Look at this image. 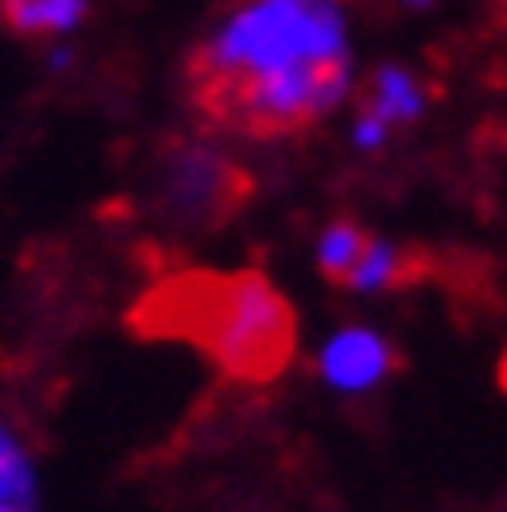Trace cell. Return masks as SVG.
<instances>
[{"label":"cell","instance_id":"obj_1","mask_svg":"<svg viewBox=\"0 0 507 512\" xmlns=\"http://www.w3.org/2000/svg\"><path fill=\"white\" fill-rule=\"evenodd\" d=\"M191 108L242 140H284L317 126L349 89V52L284 70H187Z\"/></svg>","mask_w":507,"mask_h":512},{"label":"cell","instance_id":"obj_2","mask_svg":"<svg viewBox=\"0 0 507 512\" xmlns=\"http://www.w3.org/2000/svg\"><path fill=\"white\" fill-rule=\"evenodd\" d=\"M345 52L331 0H228L224 24L187 56V70H284Z\"/></svg>","mask_w":507,"mask_h":512},{"label":"cell","instance_id":"obj_3","mask_svg":"<svg viewBox=\"0 0 507 512\" xmlns=\"http://www.w3.org/2000/svg\"><path fill=\"white\" fill-rule=\"evenodd\" d=\"M201 354L238 387H270L294 368L298 354V312L294 303L261 275L233 270L224 308L214 317Z\"/></svg>","mask_w":507,"mask_h":512},{"label":"cell","instance_id":"obj_4","mask_svg":"<svg viewBox=\"0 0 507 512\" xmlns=\"http://www.w3.org/2000/svg\"><path fill=\"white\" fill-rule=\"evenodd\" d=\"M154 219L177 238H205L256 201V177L228 154L196 140H163L149 168Z\"/></svg>","mask_w":507,"mask_h":512},{"label":"cell","instance_id":"obj_5","mask_svg":"<svg viewBox=\"0 0 507 512\" xmlns=\"http://www.w3.org/2000/svg\"><path fill=\"white\" fill-rule=\"evenodd\" d=\"M228 270L177 266L149 284L126 312V331L135 340H182L201 350L214 331V317L224 308Z\"/></svg>","mask_w":507,"mask_h":512},{"label":"cell","instance_id":"obj_6","mask_svg":"<svg viewBox=\"0 0 507 512\" xmlns=\"http://www.w3.org/2000/svg\"><path fill=\"white\" fill-rule=\"evenodd\" d=\"M317 368L331 387L363 391V387H373V382H382L387 373H401L405 354L396 350L387 336H373V331H340V336L321 350Z\"/></svg>","mask_w":507,"mask_h":512},{"label":"cell","instance_id":"obj_7","mask_svg":"<svg viewBox=\"0 0 507 512\" xmlns=\"http://www.w3.org/2000/svg\"><path fill=\"white\" fill-rule=\"evenodd\" d=\"M354 108H359L363 122H377V126H387V131H396V126L419 122L424 89H419V80H414L410 70L382 66L354 89Z\"/></svg>","mask_w":507,"mask_h":512},{"label":"cell","instance_id":"obj_8","mask_svg":"<svg viewBox=\"0 0 507 512\" xmlns=\"http://www.w3.org/2000/svg\"><path fill=\"white\" fill-rule=\"evenodd\" d=\"M377 247V233L359 219H335L331 229L321 233V247H317V270L321 280L331 289H349V280L359 275V266L368 261V252Z\"/></svg>","mask_w":507,"mask_h":512},{"label":"cell","instance_id":"obj_9","mask_svg":"<svg viewBox=\"0 0 507 512\" xmlns=\"http://www.w3.org/2000/svg\"><path fill=\"white\" fill-rule=\"evenodd\" d=\"M84 0H0V24L14 38H52L80 24Z\"/></svg>","mask_w":507,"mask_h":512},{"label":"cell","instance_id":"obj_10","mask_svg":"<svg viewBox=\"0 0 507 512\" xmlns=\"http://www.w3.org/2000/svg\"><path fill=\"white\" fill-rule=\"evenodd\" d=\"M0 503H10V508H38L33 466H28L24 447L14 443L10 429H0Z\"/></svg>","mask_w":507,"mask_h":512},{"label":"cell","instance_id":"obj_11","mask_svg":"<svg viewBox=\"0 0 507 512\" xmlns=\"http://www.w3.org/2000/svg\"><path fill=\"white\" fill-rule=\"evenodd\" d=\"M498 382H503V391H507V354H503V364H498Z\"/></svg>","mask_w":507,"mask_h":512},{"label":"cell","instance_id":"obj_12","mask_svg":"<svg viewBox=\"0 0 507 512\" xmlns=\"http://www.w3.org/2000/svg\"><path fill=\"white\" fill-rule=\"evenodd\" d=\"M0 512H38V508H10V503H0Z\"/></svg>","mask_w":507,"mask_h":512}]
</instances>
